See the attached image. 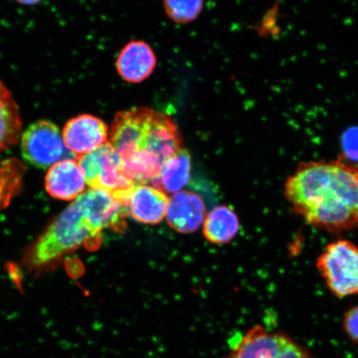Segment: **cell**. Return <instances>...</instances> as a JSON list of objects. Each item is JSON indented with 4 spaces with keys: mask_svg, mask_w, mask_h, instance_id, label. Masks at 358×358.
Listing matches in <instances>:
<instances>
[{
    "mask_svg": "<svg viewBox=\"0 0 358 358\" xmlns=\"http://www.w3.org/2000/svg\"><path fill=\"white\" fill-rule=\"evenodd\" d=\"M284 192L293 212L317 229L339 234L358 228V162L342 154L299 163Z\"/></svg>",
    "mask_w": 358,
    "mask_h": 358,
    "instance_id": "cell-1",
    "label": "cell"
},
{
    "mask_svg": "<svg viewBox=\"0 0 358 358\" xmlns=\"http://www.w3.org/2000/svg\"><path fill=\"white\" fill-rule=\"evenodd\" d=\"M128 210L108 192L90 189L47 228L28 256L29 265L43 267L82 246L99 248L104 230L122 232Z\"/></svg>",
    "mask_w": 358,
    "mask_h": 358,
    "instance_id": "cell-2",
    "label": "cell"
},
{
    "mask_svg": "<svg viewBox=\"0 0 358 358\" xmlns=\"http://www.w3.org/2000/svg\"><path fill=\"white\" fill-rule=\"evenodd\" d=\"M78 159L87 185L110 192L129 211V196L136 185L124 177L122 159L110 142Z\"/></svg>",
    "mask_w": 358,
    "mask_h": 358,
    "instance_id": "cell-3",
    "label": "cell"
},
{
    "mask_svg": "<svg viewBox=\"0 0 358 358\" xmlns=\"http://www.w3.org/2000/svg\"><path fill=\"white\" fill-rule=\"evenodd\" d=\"M316 267L335 297L358 295V248L352 241L329 243L317 257Z\"/></svg>",
    "mask_w": 358,
    "mask_h": 358,
    "instance_id": "cell-4",
    "label": "cell"
},
{
    "mask_svg": "<svg viewBox=\"0 0 358 358\" xmlns=\"http://www.w3.org/2000/svg\"><path fill=\"white\" fill-rule=\"evenodd\" d=\"M226 358H313L306 347L279 331L255 325L240 336Z\"/></svg>",
    "mask_w": 358,
    "mask_h": 358,
    "instance_id": "cell-5",
    "label": "cell"
},
{
    "mask_svg": "<svg viewBox=\"0 0 358 358\" xmlns=\"http://www.w3.org/2000/svg\"><path fill=\"white\" fill-rule=\"evenodd\" d=\"M21 151L27 163L42 169H50L66 159L70 153L60 129L49 120H39L29 125L21 138Z\"/></svg>",
    "mask_w": 358,
    "mask_h": 358,
    "instance_id": "cell-6",
    "label": "cell"
},
{
    "mask_svg": "<svg viewBox=\"0 0 358 358\" xmlns=\"http://www.w3.org/2000/svg\"><path fill=\"white\" fill-rule=\"evenodd\" d=\"M182 146L176 122L169 115L152 109L138 152L154 157L164 164L182 149Z\"/></svg>",
    "mask_w": 358,
    "mask_h": 358,
    "instance_id": "cell-7",
    "label": "cell"
},
{
    "mask_svg": "<svg viewBox=\"0 0 358 358\" xmlns=\"http://www.w3.org/2000/svg\"><path fill=\"white\" fill-rule=\"evenodd\" d=\"M65 146L77 158L106 144L109 129L103 120L92 115H80L67 122L62 131Z\"/></svg>",
    "mask_w": 358,
    "mask_h": 358,
    "instance_id": "cell-8",
    "label": "cell"
},
{
    "mask_svg": "<svg viewBox=\"0 0 358 358\" xmlns=\"http://www.w3.org/2000/svg\"><path fill=\"white\" fill-rule=\"evenodd\" d=\"M45 186L48 194L52 198L74 201L84 194L87 181L78 162L66 159L48 169Z\"/></svg>",
    "mask_w": 358,
    "mask_h": 358,
    "instance_id": "cell-9",
    "label": "cell"
},
{
    "mask_svg": "<svg viewBox=\"0 0 358 358\" xmlns=\"http://www.w3.org/2000/svg\"><path fill=\"white\" fill-rule=\"evenodd\" d=\"M206 207L194 192L180 191L169 199L166 213L169 225L180 234H192L204 222Z\"/></svg>",
    "mask_w": 358,
    "mask_h": 358,
    "instance_id": "cell-10",
    "label": "cell"
},
{
    "mask_svg": "<svg viewBox=\"0 0 358 358\" xmlns=\"http://www.w3.org/2000/svg\"><path fill=\"white\" fill-rule=\"evenodd\" d=\"M156 64V56L149 44L131 41L120 51L116 69L125 82L140 83L153 73Z\"/></svg>",
    "mask_w": 358,
    "mask_h": 358,
    "instance_id": "cell-11",
    "label": "cell"
},
{
    "mask_svg": "<svg viewBox=\"0 0 358 358\" xmlns=\"http://www.w3.org/2000/svg\"><path fill=\"white\" fill-rule=\"evenodd\" d=\"M169 199L165 192L154 186L136 185L129 200V213L134 220L155 225L166 216Z\"/></svg>",
    "mask_w": 358,
    "mask_h": 358,
    "instance_id": "cell-12",
    "label": "cell"
},
{
    "mask_svg": "<svg viewBox=\"0 0 358 358\" xmlns=\"http://www.w3.org/2000/svg\"><path fill=\"white\" fill-rule=\"evenodd\" d=\"M22 124L19 106L10 90L0 80V151L17 144Z\"/></svg>",
    "mask_w": 358,
    "mask_h": 358,
    "instance_id": "cell-13",
    "label": "cell"
},
{
    "mask_svg": "<svg viewBox=\"0 0 358 358\" xmlns=\"http://www.w3.org/2000/svg\"><path fill=\"white\" fill-rule=\"evenodd\" d=\"M191 166L189 152L181 149L171 158L165 161L161 168L155 187L165 192L177 194L189 183Z\"/></svg>",
    "mask_w": 358,
    "mask_h": 358,
    "instance_id": "cell-14",
    "label": "cell"
},
{
    "mask_svg": "<svg viewBox=\"0 0 358 358\" xmlns=\"http://www.w3.org/2000/svg\"><path fill=\"white\" fill-rule=\"evenodd\" d=\"M239 228V219L234 210L227 206H220L205 217L203 234L210 243L226 244L238 234Z\"/></svg>",
    "mask_w": 358,
    "mask_h": 358,
    "instance_id": "cell-15",
    "label": "cell"
},
{
    "mask_svg": "<svg viewBox=\"0 0 358 358\" xmlns=\"http://www.w3.org/2000/svg\"><path fill=\"white\" fill-rule=\"evenodd\" d=\"M204 0H164L165 12L178 24L194 21L203 10Z\"/></svg>",
    "mask_w": 358,
    "mask_h": 358,
    "instance_id": "cell-16",
    "label": "cell"
},
{
    "mask_svg": "<svg viewBox=\"0 0 358 358\" xmlns=\"http://www.w3.org/2000/svg\"><path fill=\"white\" fill-rule=\"evenodd\" d=\"M342 155L358 162V127L348 128L341 138Z\"/></svg>",
    "mask_w": 358,
    "mask_h": 358,
    "instance_id": "cell-17",
    "label": "cell"
},
{
    "mask_svg": "<svg viewBox=\"0 0 358 358\" xmlns=\"http://www.w3.org/2000/svg\"><path fill=\"white\" fill-rule=\"evenodd\" d=\"M343 328L348 338L358 344V304L344 313Z\"/></svg>",
    "mask_w": 358,
    "mask_h": 358,
    "instance_id": "cell-18",
    "label": "cell"
},
{
    "mask_svg": "<svg viewBox=\"0 0 358 358\" xmlns=\"http://www.w3.org/2000/svg\"><path fill=\"white\" fill-rule=\"evenodd\" d=\"M16 1L21 4H24V6H34V4L42 2L43 0H16Z\"/></svg>",
    "mask_w": 358,
    "mask_h": 358,
    "instance_id": "cell-19",
    "label": "cell"
}]
</instances>
